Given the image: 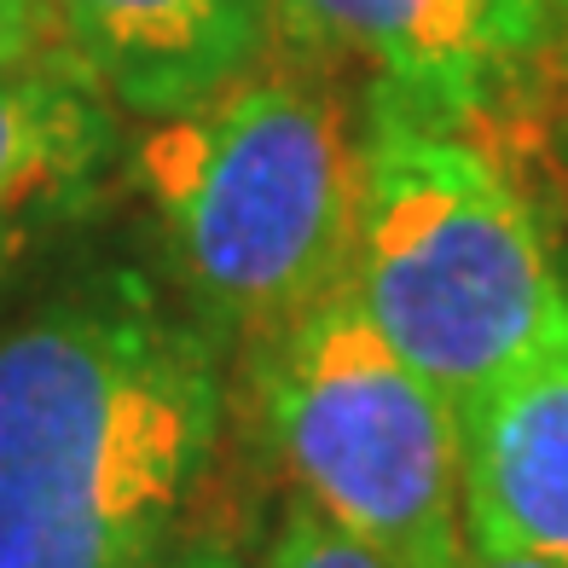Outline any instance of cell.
I'll return each mask as SVG.
<instances>
[{
	"instance_id": "cell-1",
	"label": "cell",
	"mask_w": 568,
	"mask_h": 568,
	"mask_svg": "<svg viewBox=\"0 0 568 568\" xmlns=\"http://www.w3.org/2000/svg\"><path fill=\"white\" fill-rule=\"evenodd\" d=\"M221 435L197 320L99 284L0 331V568H140Z\"/></svg>"
},
{
	"instance_id": "cell-2",
	"label": "cell",
	"mask_w": 568,
	"mask_h": 568,
	"mask_svg": "<svg viewBox=\"0 0 568 568\" xmlns=\"http://www.w3.org/2000/svg\"><path fill=\"white\" fill-rule=\"evenodd\" d=\"M359 122L337 64L273 41L226 88L145 128L134 180L203 331L262 354L348 291Z\"/></svg>"
},
{
	"instance_id": "cell-3",
	"label": "cell",
	"mask_w": 568,
	"mask_h": 568,
	"mask_svg": "<svg viewBox=\"0 0 568 568\" xmlns=\"http://www.w3.org/2000/svg\"><path fill=\"white\" fill-rule=\"evenodd\" d=\"M348 296L453 412L568 314V278L476 122L389 88H366Z\"/></svg>"
},
{
	"instance_id": "cell-4",
	"label": "cell",
	"mask_w": 568,
	"mask_h": 568,
	"mask_svg": "<svg viewBox=\"0 0 568 568\" xmlns=\"http://www.w3.org/2000/svg\"><path fill=\"white\" fill-rule=\"evenodd\" d=\"M262 418L307 510L395 568H464L458 412L343 291L262 348Z\"/></svg>"
},
{
	"instance_id": "cell-5",
	"label": "cell",
	"mask_w": 568,
	"mask_h": 568,
	"mask_svg": "<svg viewBox=\"0 0 568 568\" xmlns=\"http://www.w3.org/2000/svg\"><path fill=\"white\" fill-rule=\"evenodd\" d=\"M273 41L354 64L424 111L481 122L568 47L562 0H267Z\"/></svg>"
},
{
	"instance_id": "cell-6",
	"label": "cell",
	"mask_w": 568,
	"mask_h": 568,
	"mask_svg": "<svg viewBox=\"0 0 568 568\" xmlns=\"http://www.w3.org/2000/svg\"><path fill=\"white\" fill-rule=\"evenodd\" d=\"M458 499L470 551L568 568V314L458 406Z\"/></svg>"
},
{
	"instance_id": "cell-7",
	"label": "cell",
	"mask_w": 568,
	"mask_h": 568,
	"mask_svg": "<svg viewBox=\"0 0 568 568\" xmlns=\"http://www.w3.org/2000/svg\"><path fill=\"white\" fill-rule=\"evenodd\" d=\"M59 53L122 111L169 116L273 47L267 0H47Z\"/></svg>"
},
{
	"instance_id": "cell-8",
	"label": "cell",
	"mask_w": 568,
	"mask_h": 568,
	"mask_svg": "<svg viewBox=\"0 0 568 568\" xmlns=\"http://www.w3.org/2000/svg\"><path fill=\"white\" fill-rule=\"evenodd\" d=\"M116 151V105L70 59L0 64V267L93 203Z\"/></svg>"
},
{
	"instance_id": "cell-9",
	"label": "cell",
	"mask_w": 568,
	"mask_h": 568,
	"mask_svg": "<svg viewBox=\"0 0 568 568\" xmlns=\"http://www.w3.org/2000/svg\"><path fill=\"white\" fill-rule=\"evenodd\" d=\"M262 568H395L383 551H372L366 539H354L343 528H331L320 510H307L302 499L284 510L278 534L267 539Z\"/></svg>"
},
{
	"instance_id": "cell-10",
	"label": "cell",
	"mask_w": 568,
	"mask_h": 568,
	"mask_svg": "<svg viewBox=\"0 0 568 568\" xmlns=\"http://www.w3.org/2000/svg\"><path fill=\"white\" fill-rule=\"evenodd\" d=\"M47 53H59L53 23H47V0H0V64L7 59H47Z\"/></svg>"
},
{
	"instance_id": "cell-11",
	"label": "cell",
	"mask_w": 568,
	"mask_h": 568,
	"mask_svg": "<svg viewBox=\"0 0 568 568\" xmlns=\"http://www.w3.org/2000/svg\"><path fill=\"white\" fill-rule=\"evenodd\" d=\"M140 568H244V562L232 557L226 546H169V539H163V546L151 551Z\"/></svg>"
},
{
	"instance_id": "cell-12",
	"label": "cell",
	"mask_w": 568,
	"mask_h": 568,
	"mask_svg": "<svg viewBox=\"0 0 568 568\" xmlns=\"http://www.w3.org/2000/svg\"><path fill=\"white\" fill-rule=\"evenodd\" d=\"M464 568H551V562H534V557H499V551H470Z\"/></svg>"
},
{
	"instance_id": "cell-13",
	"label": "cell",
	"mask_w": 568,
	"mask_h": 568,
	"mask_svg": "<svg viewBox=\"0 0 568 568\" xmlns=\"http://www.w3.org/2000/svg\"><path fill=\"white\" fill-rule=\"evenodd\" d=\"M562 64H568V47H562Z\"/></svg>"
},
{
	"instance_id": "cell-14",
	"label": "cell",
	"mask_w": 568,
	"mask_h": 568,
	"mask_svg": "<svg viewBox=\"0 0 568 568\" xmlns=\"http://www.w3.org/2000/svg\"><path fill=\"white\" fill-rule=\"evenodd\" d=\"M562 12H568V0H562Z\"/></svg>"
},
{
	"instance_id": "cell-15",
	"label": "cell",
	"mask_w": 568,
	"mask_h": 568,
	"mask_svg": "<svg viewBox=\"0 0 568 568\" xmlns=\"http://www.w3.org/2000/svg\"><path fill=\"white\" fill-rule=\"evenodd\" d=\"M562 70H568V64H562Z\"/></svg>"
}]
</instances>
